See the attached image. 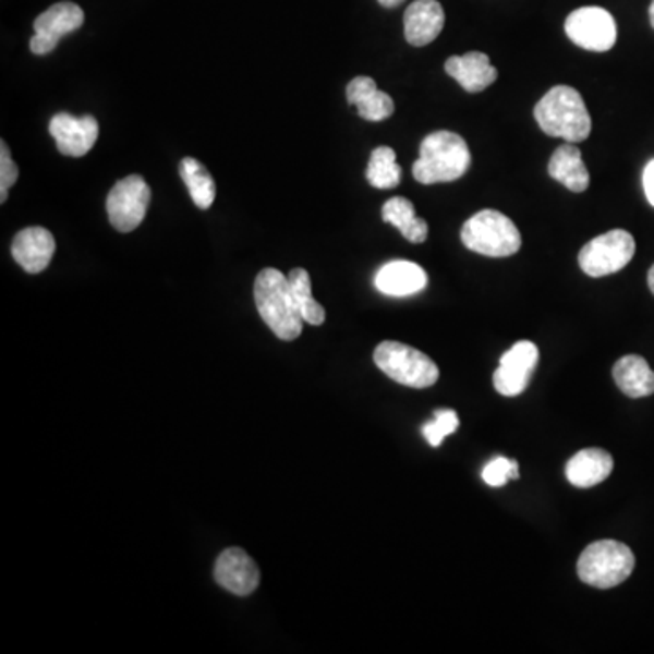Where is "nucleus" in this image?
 <instances>
[{
    "mask_svg": "<svg viewBox=\"0 0 654 654\" xmlns=\"http://www.w3.org/2000/svg\"><path fill=\"white\" fill-rule=\"evenodd\" d=\"M253 294L262 320L280 340L291 342L302 335L304 318L294 302L289 278L283 277V272L275 267L262 269L253 286Z\"/></svg>",
    "mask_w": 654,
    "mask_h": 654,
    "instance_id": "1",
    "label": "nucleus"
},
{
    "mask_svg": "<svg viewBox=\"0 0 654 654\" xmlns=\"http://www.w3.org/2000/svg\"><path fill=\"white\" fill-rule=\"evenodd\" d=\"M534 119L545 135L578 144L591 135L593 122L574 87L555 86L534 106Z\"/></svg>",
    "mask_w": 654,
    "mask_h": 654,
    "instance_id": "2",
    "label": "nucleus"
},
{
    "mask_svg": "<svg viewBox=\"0 0 654 654\" xmlns=\"http://www.w3.org/2000/svg\"><path fill=\"white\" fill-rule=\"evenodd\" d=\"M471 166L468 142L452 131H435L420 144L413 177L420 184H441L460 179Z\"/></svg>",
    "mask_w": 654,
    "mask_h": 654,
    "instance_id": "3",
    "label": "nucleus"
},
{
    "mask_svg": "<svg viewBox=\"0 0 654 654\" xmlns=\"http://www.w3.org/2000/svg\"><path fill=\"white\" fill-rule=\"evenodd\" d=\"M463 245L479 255L504 258L522 247V234L511 218L495 209H484L463 223Z\"/></svg>",
    "mask_w": 654,
    "mask_h": 654,
    "instance_id": "4",
    "label": "nucleus"
},
{
    "mask_svg": "<svg viewBox=\"0 0 654 654\" xmlns=\"http://www.w3.org/2000/svg\"><path fill=\"white\" fill-rule=\"evenodd\" d=\"M632 550L616 540H600L583 549L578 558V577L598 589H613L626 582L634 569Z\"/></svg>",
    "mask_w": 654,
    "mask_h": 654,
    "instance_id": "5",
    "label": "nucleus"
},
{
    "mask_svg": "<svg viewBox=\"0 0 654 654\" xmlns=\"http://www.w3.org/2000/svg\"><path fill=\"white\" fill-rule=\"evenodd\" d=\"M373 359L384 375L402 386L424 389L435 386L440 376L438 365L427 354L395 340L378 343Z\"/></svg>",
    "mask_w": 654,
    "mask_h": 654,
    "instance_id": "6",
    "label": "nucleus"
},
{
    "mask_svg": "<svg viewBox=\"0 0 654 654\" xmlns=\"http://www.w3.org/2000/svg\"><path fill=\"white\" fill-rule=\"evenodd\" d=\"M637 242L626 229H613L583 245L578 264L589 277L600 278L618 272L629 264Z\"/></svg>",
    "mask_w": 654,
    "mask_h": 654,
    "instance_id": "7",
    "label": "nucleus"
},
{
    "mask_svg": "<svg viewBox=\"0 0 654 654\" xmlns=\"http://www.w3.org/2000/svg\"><path fill=\"white\" fill-rule=\"evenodd\" d=\"M152 201V190L141 174L120 179L111 187L106 201L109 222L120 233H130L141 226Z\"/></svg>",
    "mask_w": 654,
    "mask_h": 654,
    "instance_id": "8",
    "label": "nucleus"
},
{
    "mask_svg": "<svg viewBox=\"0 0 654 654\" xmlns=\"http://www.w3.org/2000/svg\"><path fill=\"white\" fill-rule=\"evenodd\" d=\"M566 33L580 48L604 53L615 46L616 22L604 8L588 5L567 16Z\"/></svg>",
    "mask_w": 654,
    "mask_h": 654,
    "instance_id": "9",
    "label": "nucleus"
},
{
    "mask_svg": "<svg viewBox=\"0 0 654 654\" xmlns=\"http://www.w3.org/2000/svg\"><path fill=\"white\" fill-rule=\"evenodd\" d=\"M84 24V11L75 2H59L44 11L33 22L29 48L35 55H48L57 48L60 38L70 35Z\"/></svg>",
    "mask_w": 654,
    "mask_h": 654,
    "instance_id": "10",
    "label": "nucleus"
},
{
    "mask_svg": "<svg viewBox=\"0 0 654 654\" xmlns=\"http://www.w3.org/2000/svg\"><path fill=\"white\" fill-rule=\"evenodd\" d=\"M538 364V348L529 340L514 343L507 353L501 354L500 365L493 375L496 391L504 397H518L525 391L529 378Z\"/></svg>",
    "mask_w": 654,
    "mask_h": 654,
    "instance_id": "11",
    "label": "nucleus"
},
{
    "mask_svg": "<svg viewBox=\"0 0 654 654\" xmlns=\"http://www.w3.org/2000/svg\"><path fill=\"white\" fill-rule=\"evenodd\" d=\"M49 133L62 155L84 157L97 142L98 122L92 114L73 117L70 113H57L49 120Z\"/></svg>",
    "mask_w": 654,
    "mask_h": 654,
    "instance_id": "12",
    "label": "nucleus"
},
{
    "mask_svg": "<svg viewBox=\"0 0 654 654\" xmlns=\"http://www.w3.org/2000/svg\"><path fill=\"white\" fill-rule=\"evenodd\" d=\"M215 582L237 596H250L261 583V571L244 549L229 547L217 558Z\"/></svg>",
    "mask_w": 654,
    "mask_h": 654,
    "instance_id": "13",
    "label": "nucleus"
},
{
    "mask_svg": "<svg viewBox=\"0 0 654 654\" xmlns=\"http://www.w3.org/2000/svg\"><path fill=\"white\" fill-rule=\"evenodd\" d=\"M53 234L46 228H26L19 231L11 244V255L24 271L37 275L49 266L55 255Z\"/></svg>",
    "mask_w": 654,
    "mask_h": 654,
    "instance_id": "14",
    "label": "nucleus"
},
{
    "mask_svg": "<svg viewBox=\"0 0 654 654\" xmlns=\"http://www.w3.org/2000/svg\"><path fill=\"white\" fill-rule=\"evenodd\" d=\"M446 24V13L436 0H414L403 13V33L411 46L422 48L433 43Z\"/></svg>",
    "mask_w": 654,
    "mask_h": 654,
    "instance_id": "15",
    "label": "nucleus"
},
{
    "mask_svg": "<svg viewBox=\"0 0 654 654\" xmlns=\"http://www.w3.org/2000/svg\"><path fill=\"white\" fill-rule=\"evenodd\" d=\"M446 73L468 93L484 92L498 78V71L491 64L489 57L480 51H469L462 57H449L446 60Z\"/></svg>",
    "mask_w": 654,
    "mask_h": 654,
    "instance_id": "16",
    "label": "nucleus"
},
{
    "mask_svg": "<svg viewBox=\"0 0 654 654\" xmlns=\"http://www.w3.org/2000/svg\"><path fill=\"white\" fill-rule=\"evenodd\" d=\"M427 286L424 269L408 261L387 262L375 275V288L387 296H409Z\"/></svg>",
    "mask_w": 654,
    "mask_h": 654,
    "instance_id": "17",
    "label": "nucleus"
},
{
    "mask_svg": "<svg viewBox=\"0 0 654 654\" xmlns=\"http://www.w3.org/2000/svg\"><path fill=\"white\" fill-rule=\"evenodd\" d=\"M346 97L360 117L370 122H380L395 113L392 98L386 92H380L371 76H354L346 87Z\"/></svg>",
    "mask_w": 654,
    "mask_h": 654,
    "instance_id": "18",
    "label": "nucleus"
},
{
    "mask_svg": "<svg viewBox=\"0 0 654 654\" xmlns=\"http://www.w3.org/2000/svg\"><path fill=\"white\" fill-rule=\"evenodd\" d=\"M613 468H615V462L609 452L598 449V447H589V449L578 451L567 462L566 476L569 484L588 489V487H594L609 479Z\"/></svg>",
    "mask_w": 654,
    "mask_h": 654,
    "instance_id": "19",
    "label": "nucleus"
},
{
    "mask_svg": "<svg viewBox=\"0 0 654 654\" xmlns=\"http://www.w3.org/2000/svg\"><path fill=\"white\" fill-rule=\"evenodd\" d=\"M550 177L566 185L572 193H582L589 187V171L582 160V152L574 144L567 142L556 147L547 166Z\"/></svg>",
    "mask_w": 654,
    "mask_h": 654,
    "instance_id": "20",
    "label": "nucleus"
},
{
    "mask_svg": "<svg viewBox=\"0 0 654 654\" xmlns=\"http://www.w3.org/2000/svg\"><path fill=\"white\" fill-rule=\"evenodd\" d=\"M613 378L620 391L629 398H643L654 392V371L647 360L638 354L621 356L613 367Z\"/></svg>",
    "mask_w": 654,
    "mask_h": 654,
    "instance_id": "21",
    "label": "nucleus"
},
{
    "mask_svg": "<svg viewBox=\"0 0 654 654\" xmlns=\"http://www.w3.org/2000/svg\"><path fill=\"white\" fill-rule=\"evenodd\" d=\"M384 222L391 223L403 234L411 244H422L429 234V228L424 218L414 215V206L403 196H392L382 207Z\"/></svg>",
    "mask_w": 654,
    "mask_h": 654,
    "instance_id": "22",
    "label": "nucleus"
},
{
    "mask_svg": "<svg viewBox=\"0 0 654 654\" xmlns=\"http://www.w3.org/2000/svg\"><path fill=\"white\" fill-rule=\"evenodd\" d=\"M180 179L190 191L191 201L195 202L196 207L207 209L211 207L217 196V187L211 173L204 168V164L198 162L196 158L185 157L180 162Z\"/></svg>",
    "mask_w": 654,
    "mask_h": 654,
    "instance_id": "23",
    "label": "nucleus"
},
{
    "mask_svg": "<svg viewBox=\"0 0 654 654\" xmlns=\"http://www.w3.org/2000/svg\"><path fill=\"white\" fill-rule=\"evenodd\" d=\"M365 179L376 190H392L402 180V169L397 164V153L389 146H380L371 153Z\"/></svg>",
    "mask_w": 654,
    "mask_h": 654,
    "instance_id": "24",
    "label": "nucleus"
},
{
    "mask_svg": "<svg viewBox=\"0 0 654 654\" xmlns=\"http://www.w3.org/2000/svg\"><path fill=\"white\" fill-rule=\"evenodd\" d=\"M294 302L299 305L300 315L311 326H322L326 320V310L311 294L310 272L304 267H294L288 275Z\"/></svg>",
    "mask_w": 654,
    "mask_h": 654,
    "instance_id": "25",
    "label": "nucleus"
},
{
    "mask_svg": "<svg viewBox=\"0 0 654 654\" xmlns=\"http://www.w3.org/2000/svg\"><path fill=\"white\" fill-rule=\"evenodd\" d=\"M458 425H460V420L452 409H438L435 411L433 422H427L422 433L431 446L438 447L446 436L452 435L458 429Z\"/></svg>",
    "mask_w": 654,
    "mask_h": 654,
    "instance_id": "26",
    "label": "nucleus"
},
{
    "mask_svg": "<svg viewBox=\"0 0 654 654\" xmlns=\"http://www.w3.org/2000/svg\"><path fill=\"white\" fill-rule=\"evenodd\" d=\"M518 476H520V473H518V462L506 457L495 458L482 471V479L491 487H501L509 480H517Z\"/></svg>",
    "mask_w": 654,
    "mask_h": 654,
    "instance_id": "27",
    "label": "nucleus"
},
{
    "mask_svg": "<svg viewBox=\"0 0 654 654\" xmlns=\"http://www.w3.org/2000/svg\"><path fill=\"white\" fill-rule=\"evenodd\" d=\"M19 179V168L11 158L10 147L5 141L0 142V202L8 201V191Z\"/></svg>",
    "mask_w": 654,
    "mask_h": 654,
    "instance_id": "28",
    "label": "nucleus"
},
{
    "mask_svg": "<svg viewBox=\"0 0 654 654\" xmlns=\"http://www.w3.org/2000/svg\"><path fill=\"white\" fill-rule=\"evenodd\" d=\"M643 190H645L649 204L654 207V158L643 169Z\"/></svg>",
    "mask_w": 654,
    "mask_h": 654,
    "instance_id": "29",
    "label": "nucleus"
},
{
    "mask_svg": "<svg viewBox=\"0 0 654 654\" xmlns=\"http://www.w3.org/2000/svg\"><path fill=\"white\" fill-rule=\"evenodd\" d=\"M378 2H380V5H384V8H397V5L402 4L403 0H378Z\"/></svg>",
    "mask_w": 654,
    "mask_h": 654,
    "instance_id": "30",
    "label": "nucleus"
},
{
    "mask_svg": "<svg viewBox=\"0 0 654 654\" xmlns=\"http://www.w3.org/2000/svg\"><path fill=\"white\" fill-rule=\"evenodd\" d=\"M647 283H649V289H651V291H653V294H654V266L651 267V269H649Z\"/></svg>",
    "mask_w": 654,
    "mask_h": 654,
    "instance_id": "31",
    "label": "nucleus"
},
{
    "mask_svg": "<svg viewBox=\"0 0 654 654\" xmlns=\"http://www.w3.org/2000/svg\"><path fill=\"white\" fill-rule=\"evenodd\" d=\"M649 19H651V24L654 27V0L651 2V8H649Z\"/></svg>",
    "mask_w": 654,
    "mask_h": 654,
    "instance_id": "32",
    "label": "nucleus"
}]
</instances>
